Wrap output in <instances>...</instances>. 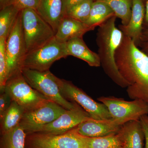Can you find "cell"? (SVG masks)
<instances>
[{
    "mask_svg": "<svg viewBox=\"0 0 148 148\" xmlns=\"http://www.w3.org/2000/svg\"><path fill=\"white\" fill-rule=\"evenodd\" d=\"M68 56L66 43L58 41L54 37L44 45L27 53L23 69L48 71L56 61Z\"/></svg>",
    "mask_w": 148,
    "mask_h": 148,
    "instance_id": "52a82bcc",
    "label": "cell"
},
{
    "mask_svg": "<svg viewBox=\"0 0 148 148\" xmlns=\"http://www.w3.org/2000/svg\"><path fill=\"white\" fill-rule=\"evenodd\" d=\"M138 46L141 47V50L148 55V29L143 30Z\"/></svg>",
    "mask_w": 148,
    "mask_h": 148,
    "instance_id": "f1b7e54d",
    "label": "cell"
},
{
    "mask_svg": "<svg viewBox=\"0 0 148 148\" xmlns=\"http://www.w3.org/2000/svg\"><path fill=\"white\" fill-rule=\"evenodd\" d=\"M98 100L107 107L112 118L120 125L140 121L141 117L148 114V104L141 99L126 101L114 96H102Z\"/></svg>",
    "mask_w": 148,
    "mask_h": 148,
    "instance_id": "8992f818",
    "label": "cell"
},
{
    "mask_svg": "<svg viewBox=\"0 0 148 148\" xmlns=\"http://www.w3.org/2000/svg\"><path fill=\"white\" fill-rule=\"evenodd\" d=\"M21 11L6 40L8 80L21 73L27 53L21 22Z\"/></svg>",
    "mask_w": 148,
    "mask_h": 148,
    "instance_id": "5b68a950",
    "label": "cell"
},
{
    "mask_svg": "<svg viewBox=\"0 0 148 148\" xmlns=\"http://www.w3.org/2000/svg\"><path fill=\"white\" fill-rule=\"evenodd\" d=\"M88 148H122V142L119 132L104 137H86Z\"/></svg>",
    "mask_w": 148,
    "mask_h": 148,
    "instance_id": "cb8c5ba5",
    "label": "cell"
},
{
    "mask_svg": "<svg viewBox=\"0 0 148 148\" xmlns=\"http://www.w3.org/2000/svg\"><path fill=\"white\" fill-rule=\"evenodd\" d=\"M106 3L112 10L117 17L121 19L122 25L129 23L132 6V0H98Z\"/></svg>",
    "mask_w": 148,
    "mask_h": 148,
    "instance_id": "7402d4cb",
    "label": "cell"
},
{
    "mask_svg": "<svg viewBox=\"0 0 148 148\" xmlns=\"http://www.w3.org/2000/svg\"><path fill=\"white\" fill-rule=\"evenodd\" d=\"M4 91L8 93L12 101L21 106L25 112L49 101L27 83L21 72L8 80Z\"/></svg>",
    "mask_w": 148,
    "mask_h": 148,
    "instance_id": "ba28073f",
    "label": "cell"
},
{
    "mask_svg": "<svg viewBox=\"0 0 148 148\" xmlns=\"http://www.w3.org/2000/svg\"><path fill=\"white\" fill-rule=\"evenodd\" d=\"M140 121L145 138V148H148V114L141 117Z\"/></svg>",
    "mask_w": 148,
    "mask_h": 148,
    "instance_id": "f546056e",
    "label": "cell"
},
{
    "mask_svg": "<svg viewBox=\"0 0 148 148\" xmlns=\"http://www.w3.org/2000/svg\"><path fill=\"white\" fill-rule=\"evenodd\" d=\"M145 18H144V23H143V29L146 27L148 29V0H147L145 3Z\"/></svg>",
    "mask_w": 148,
    "mask_h": 148,
    "instance_id": "4dcf8cb0",
    "label": "cell"
},
{
    "mask_svg": "<svg viewBox=\"0 0 148 148\" xmlns=\"http://www.w3.org/2000/svg\"><path fill=\"white\" fill-rule=\"evenodd\" d=\"M73 108L66 110L64 114L52 122L42 127L38 132L53 135H60L71 130L82 122L92 118L77 103Z\"/></svg>",
    "mask_w": 148,
    "mask_h": 148,
    "instance_id": "7c38bea8",
    "label": "cell"
},
{
    "mask_svg": "<svg viewBox=\"0 0 148 148\" xmlns=\"http://www.w3.org/2000/svg\"><path fill=\"white\" fill-rule=\"evenodd\" d=\"M92 30L85 23L66 16L58 25L55 37L58 41L66 43L74 38H83L86 33Z\"/></svg>",
    "mask_w": 148,
    "mask_h": 148,
    "instance_id": "2e32d148",
    "label": "cell"
},
{
    "mask_svg": "<svg viewBox=\"0 0 148 148\" xmlns=\"http://www.w3.org/2000/svg\"><path fill=\"white\" fill-rule=\"evenodd\" d=\"M13 0H0V8H3L5 7L12 4Z\"/></svg>",
    "mask_w": 148,
    "mask_h": 148,
    "instance_id": "d6a6232c",
    "label": "cell"
},
{
    "mask_svg": "<svg viewBox=\"0 0 148 148\" xmlns=\"http://www.w3.org/2000/svg\"><path fill=\"white\" fill-rule=\"evenodd\" d=\"M116 16H112L99 26L96 41L101 66L105 73L116 84L123 88L129 84L119 73L116 64V51L121 43L123 34L116 26Z\"/></svg>",
    "mask_w": 148,
    "mask_h": 148,
    "instance_id": "7a4b0ae2",
    "label": "cell"
},
{
    "mask_svg": "<svg viewBox=\"0 0 148 148\" xmlns=\"http://www.w3.org/2000/svg\"><path fill=\"white\" fill-rule=\"evenodd\" d=\"M145 3L147 1V0H142Z\"/></svg>",
    "mask_w": 148,
    "mask_h": 148,
    "instance_id": "836d02e7",
    "label": "cell"
},
{
    "mask_svg": "<svg viewBox=\"0 0 148 148\" xmlns=\"http://www.w3.org/2000/svg\"><path fill=\"white\" fill-rule=\"evenodd\" d=\"M26 134L23 128L18 125L2 135V148H25Z\"/></svg>",
    "mask_w": 148,
    "mask_h": 148,
    "instance_id": "603a6c76",
    "label": "cell"
},
{
    "mask_svg": "<svg viewBox=\"0 0 148 148\" xmlns=\"http://www.w3.org/2000/svg\"><path fill=\"white\" fill-rule=\"evenodd\" d=\"M24 112L25 111L21 106L15 101H12L10 107L0 119L2 135L19 125Z\"/></svg>",
    "mask_w": 148,
    "mask_h": 148,
    "instance_id": "ffe728a7",
    "label": "cell"
},
{
    "mask_svg": "<svg viewBox=\"0 0 148 148\" xmlns=\"http://www.w3.org/2000/svg\"><path fill=\"white\" fill-rule=\"evenodd\" d=\"M21 14L27 53L44 45L55 37L52 27L36 10L25 9L21 11Z\"/></svg>",
    "mask_w": 148,
    "mask_h": 148,
    "instance_id": "3957f363",
    "label": "cell"
},
{
    "mask_svg": "<svg viewBox=\"0 0 148 148\" xmlns=\"http://www.w3.org/2000/svg\"><path fill=\"white\" fill-rule=\"evenodd\" d=\"M114 16L115 15L113 11L107 4L98 0H94L89 17L85 23L93 30Z\"/></svg>",
    "mask_w": 148,
    "mask_h": 148,
    "instance_id": "d6986e66",
    "label": "cell"
},
{
    "mask_svg": "<svg viewBox=\"0 0 148 148\" xmlns=\"http://www.w3.org/2000/svg\"><path fill=\"white\" fill-rule=\"evenodd\" d=\"M121 126L112 118L103 120L90 118L80 123L75 129L85 137L96 138L116 134Z\"/></svg>",
    "mask_w": 148,
    "mask_h": 148,
    "instance_id": "4fadbf2b",
    "label": "cell"
},
{
    "mask_svg": "<svg viewBox=\"0 0 148 148\" xmlns=\"http://www.w3.org/2000/svg\"><path fill=\"white\" fill-rule=\"evenodd\" d=\"M40 0H13L12 4L19 10L31 8L37 10Z\"/></svg>",
    "mask_w": 148,
    "mask_h": 148,
    "instance_id": "4316f807",
    "label": "cell"
},
{
    "mask_svg": "<svg viewBox=\"0 0 148 148\" xmlns=\"http://www.w3.org/2000/svg\"><path fill=\"white\" fill-rule=\"evenodd\" d=\"M145 6L142 0H132V13L128 24H121L119 29L123 35L130 38L138 47L143 30Z\"/></svg>",
    "mask_w": 148,
    "mask_h": 148,
    "instance_id": "5bb4252c",
    "label": "cell"
},
{
    "mask_svg": "<svg viewBox=\"0 0 148 148\" xmlns=\"http://www.w3.org/2000/svg\"><path fill=\"white\" fill-rule=\"evenodd\" d=\"M119 133L122 148H144L145 135L140 121H131L123 125Z\"/></svg>",
    "mask_w": 148,
    "mask_h": 148,
    "instance_id": "e0dca14e",
    "label": "cell"
},
{
    "mask_svg": "<svg viewBox=\"0 0 148 148\" xmlns=\"http://www.w3.org/2000/svg\"><path fill=\"white\" fill-rule=\"evenodd\" d=\"M21 73L27 83L48 100L66 110H70L74 107L75 103L69 101L61 94L59 87L61 79L49 70L40 71L24 68Z\"/></svg>",
    "mask_w": 148,
    "mask_h": 148,
    "instance_id": "277c9868",
    "label": "cell"
},
{
    "mask_svg": "<svg viewBox=\"0 0 148 148\" xmlns=\"http://www.w3.org/2000/svg\"><path fill=\"white\" fill-rule=\"evenodd\" d=\"M60 91L67 100L80 106L93 119H108L112 118L108 108L104 104L94 101L71 82L61 79Z\"/></svg>",
    "mask_w": 148,
    "mask_h": 148,
    "instance_id": "8fae6325",
    "label": "cell"
},
{
    "mask_svg": "<svg viewBox=\"0 0 148 148\" xmlns=\"http://www.w3.org/2000/svg\"><path fill=\"white\" fill-rule=\"evenodd\" d=\"M12 100L8 93L4 92L1 93L0 95V119L5 113L12 102Z\"/></svg>",
    "mask_w": 148,
    "mask_h": 148,
    "instance_id": "83f0119b",
    "label": "cell"
},
{
    "mask_svg": "<svg viewBox=\"0 0 148 148\" xmlns=\"http://www.w3.org/2000/svg\"><path fill=\"white\" fill-rule=\"evenodd\" d=\"M84 0H64V4H65L66 12V10L71 7V6L77 3L82 1Z\"/></svg>",
    "mask_w": 148,
    "mask_h": 148,
    "instance_id": "1f68e13d",
    "label": "cell"
},
{
    "mask_svg": "<svg viewBox=\"0 0 148 148\" xmlns=\"http://www.w3.org/2000/svg\"><path fill=\"white\" fill-rule=\"evenodd\" d=\"M30 134L29 148H88L86 137L79 134L75 128L60 135L42 132Z\"/></svg>",
    "mask_w": 148,
    "mask_h": 148,
    "instance_id": "9c48e42d",
    "label": "cell"
},
{
    "mask_svg": "<svg viewBox=\"0 0 148 148\" xmlns=\"http://www.w3.org/2000/svg\"><path fill=\"white\" fill-rule=\"evenodd\" d=\"M36 11L50 24L55 34L61 20L66 16L64 0H40Z\"/></svg>",
    "mask_w": 148,
    "mask_h": 148,
    "instance_id": "9a60e30c",
    "label": "cell"
},
{
    "mask_svg": "<svg viewBox=\"0 0 148 148\" xmlns=\"http://www.w3.org/2000/svg\"><path fill=\"white\" fill-rule=\"evenodd\" d=\"M20 11L13 4L10 5L1 9L0 38H3L6 40Z\"/></svg>",
    "mask_w": 148,
    "mask_h": 148,
    "instance_id": "44dd1931",
    "label": "cell"
},
{
    "mask_svg": "<svg viewBox=\"0 0 148 148\" xmlns=\"http://www.w3.org/2000/svg\"><path fill=\"white\" fill-rule=\"evenodd\" d=\"M6 40L0 38V90L4 92L8 80V69L5 55Z\"/></svg>",
    "mask_w": 148,
    "mask_h": 148,
    "instance_id": "484cf974",
    "label": "cell"
},
{
    "mask_svg": "<svg viewBox=\"0 0 148 148\" xmlns=\"http://www.w3.org/2000/svg\"><path fill=\"white\" fill-rule=\"evenodd\" d=\"M68 56H72L85 61L89 66H101V62L98 53L90 50L86 44L83 38H75L66 42Z\"/></svg>",
    "mask_w": 148,
    "mask_h": 148,
    "instance_id": "ac0fdd59",
    "label": "cell"
},
{
    "mask_svg": "<svg viewBox=\"0 0 148 148\" xmlns=\"http://www.w3.org/2000/svg\"><path fill=\"white\" fill-rule=\"evenodd\" d=\"M115 59L119 73L129 84L126 90L129 98L148 104V55L123 35Z\"/></svg>",
    "mask_w": 148,
    "mask_h": 148,
    "instance_id": "6da1fadb",
    "label": "cell"
},
{
    "mask_svg": "<svg viewBox=\"0 0 148 148\" xmlns=\"http://www.w3.org/2000/svg\"><path fill=\"white\" fill-rule=\"evenodd\" d=\"M94 0H84L66 10V16L85 23L90 14Z\"/></svg>",
    "mask_w": 148,
    "mask_h": 148,
    "instance_id": "d4e9b609",
    "label": "cell"
},
{
    "mask_svg": "<svg viewBox=\"0 0 148 148\" xmlns=\"http://www.w3.org/2000/svg\"><path fill=\"white\" fill-rule=\"evenodd\" d=\"M66 110L49 100L33 110L24 112L19 125L26 133L37 132L43 126L57 119Z\"/></svg>",
    "mask_w": 148,
    "mask_h": 148,
    "instance_id": "30bf717a",
    "label": "cell"
}]
</instances>
